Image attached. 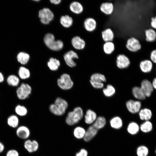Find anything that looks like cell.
Masks as SVG:
<instances>
[{
  "label": "cell",
  "instance_id": "cell-1",
  "mask_svg": "<svg viewBox=\"0 0 156 156\" xmlns=\"http://www.w3.org/2000/svg\"><path fill=\"white\" fill-rule=\"evenodd\" d=\"M68 107V103L64 99L58 97L55 100L54 103L51 104L49 107L50 112L55 115L60 116L65 112Z\"/></svg>",
  "mask_w": 156,
  "mask_h": 156
},
{
  "label": "cell",
  "instance_id": "cell-2",
  "mask_svg": "<svg viewBox=\"0 0 156 156\" xmlns=\"http://www.w3.org/2000/svg\"><path fill=\"white\" fill-rule=\"evenodd\" d=\"M83 116L82 109L80 107H77L73 111L68 113L65 119L66 122L68 125H74L78 123Z\"/></svg>",
  "mask_w": 156,
  "mask_h": 156
},
{
  "label": "cell",
  "instance_id": "cell-3",
  "mask_svg": "<svg viewBox=\"0 0 156 156\" xmlns=\"http://www.w3.org/2000/svg\"><path fill=\"white\" fill-rule=\"evenodd\" d=\"M55 37L51 33L46 34L44 38V43L50 49L54 51H59L64 46L63 42L60 40H55Z\"/></svg>",
  "mask_w": 156,
  "mask_h": 156
},
{
  "label": "cell",
  "instance_id": "cell-4",
  "mask_svg": "<svg viewBox=\"0 0 156 156\" xmlns=\"http://www.w3.org/2000/svg\"><path fill=\"white\" fill-rule=\"evenodd\" d=\"M32 88L29 84L27 83H20L16 89L17 97L20 100H25L28 98L31 94Z\"/></svg>",
  "mask_w": 156,
  "mask_h": 156
},
{
  "label": "cell",
  "instance_id": "cell-5",
  "mask_svg": "<svg viewBox=\"0 0 156 156\" xmlns=\"http://www.w3.org/2000/svg\"><path fill=\"white\" fill-rule=\"evenodd\" d=\"M58 86L64 90L71 89L73 86V82L69 75L66 73L62 74L57 80Z\"/></svg>",
  "mask_w": 156,
  "mask_h": 156
},
{
  "label": "cell",
  "instance_id": "cell-6",
  "mask_svg": "<svg viewBox=\"0 0 156 156\" xmlns=\"http://www.w3.org/2000/svg\"><path fill=\"white\" fill-rule=\"evenodd\" d=\"M126 47L129 51L132 52H136L140 50L141 45L138 39L132 37L127 40Z\"/></svg>",
  "mask_w": 156,
  "mask_h": 156
},
{
  "label": "cell",
  "instance_id": "cell-7",
  "mask_svg": "<svg viewBox=\"0 0 156 156\" xmlns=\"http://www.w3.org/2000/svg\"><path fill=\"white\" fill-rule=\"evenodd\" d=\"M130 61L129 58L124 54L118 55L116 59V65L117 68L120 69H126L129 66Z\"/></svg>",
  "mask_w": 156,
  "mask_h": 156
},
{
  "label": "cell",
  "instance_id": "cell-8",
  "mask_svg": "<svg viewBox=\"0 0 156 156\" xmlns=\"http://www.w3.org/2000/svg\"><path fill=\"white\" fill-rule=\"evenodd\" d=\"M126 106L130 113L135 114L139 112L141 109V103L138 100L130 99L126 102Z\"/></svg>",
  "mask_w": 156,
  "mask_h": 156
},
{
  "label": "cell",
  "instance_id": "cell-9",
  "mask_svg": "<svg viewBox=\"0 0 156 156\" xmlns=\"http://www.w3.org/2000/svg\"><path fill=\"white\" fill-rule=\"evenodd\" d=\"M78 55L73 51H70L66 53L64 55V58L66 64L70 67L75 66L76 65L74 59H78Z\"/></svg>",
  "mask_w": 156,
  "mask_h": 156
},
{
  "label": "cell",
  "instance_id": "cell-10",
  "mask_svg": "<svg viewBox=\"0 0 156 156\" xmlns=\"http://www.w3.org/2000/svg\"><path fill=\"white\" fill-rule=\"evenodd\" d=\"M16 133L19 138L26 140L29 137L31 132L28 127L25 125H21L19 126L17 128Z\"/></svg>",
  "mask_w": 156,
  "mask_h": 156
},
{
  "label": "cell",
  "instance_id": "cell-11",
  "mask_svg": "<svg viewBox=\"0 0 156 156\" xmlns=\"http://www.w3.org/2000/svg\"><path fill=\"white\" fill-rule=\"evenodd\" d=\"M23 146L25 149L30 153L36 151L39 147L38 143L36 140H31L29 139H27L24 141Z\"/></svg>",
  "mask_w": 156,
  "mask_h": 156
},
{
  "label": "cell",
  "instance_id": "cell-12",
  "mask_svg": "<svg viewBox=\"0 0 156 156\" xmlns=\"http://www.w3.org/2000/svg\"><path fill=\"white\" fill-rule=\"evenodd\" d=\"M114 5L111 0H105L100 7L101 11L105 15H110L114 12Z\"/></svg>",
  "mask_w": 156,
  "mask_h": 156
},
{
  "label": "cell",
  "instance_id": "cell-13",
  "mask_svg": "<svg viewBox=\"0 0 156 156\" xmlns=\"http://www.w3.org/2000/svg\"><path fill=\"white\" fill-rule=\"evenodd\" d=\"M140 87L146 97H147L151 96L154 88L152 83L147 79H144L142 81Z\"/></svg>",
  "mask_w": 156,
  "mask_h": 156
},
{
  "label": "cell",
  "instance_id": "cell-14",
  "mask_svg": "<svg viewBox=\"0 0 156 156\" xmlns=\"http://www.w3.org/2000/svg\"><path fill=\"white\" fill-rule=\"evenodd\" d=\"M71 43L75 49L79 51L84 49L86 46L85 41L79 36L74 37L72 39Z\"/></svg>",
  "mask_w": 156,
  "mask_h": 156
},
{
  "label": "cell",
  "instance_id": "cell-15",
  "mask_svg": "<svg viewBox=\"0 0 156 156\" xmlns=\"http://www.w3.org/2000/svg\"><path fill=\"white\" fill-rule=\"evenodd\" d=\"M98 130L92 125L90 126L86 130L85 134L83 139L86 142L90 141L97 135Z\"/></svg>",
  "mask_w": 156,
  "mask_h": 156
},
{
  "label": "cell",
  "instance_id": "cell-16",
  "mask_svg": "<svg viewBox=\"0 0 156 156\" xmlns=\"http://www.w3.org/2000/svg\"><path fill=\"white\" fill-rule=\"evenodd\" d=\"M97 117L96 113L91 109H88L84 116L85 123L89 125H92Z\"/></svg>",
  "mask_w": 156,
  "mask_h": 156
},
{
  "label": "cell",
  "instance_id": "cell-17",
  "mask_svg": "<svg viewBox=\"0 0 156 156\" xmlns=\"http://www.w3.org/2000/svg\"><path fill=\"white\" fill-rule=\"evenodd\" d=\"M83 26L87 31L92 32L94 31L96 27V22L95 20L92 18H88L84 20Z\"/></svg>",
  "mask_w": 156,
  "mask_h": 156
},
{
  "label": "cell",
  "instance_id": "cell-18",
  "mask_svg": "<svg viewBox=\"0 0 156 156\" xmlns=\"http://www.w3.org/2000/svg\"><path fill=\"white\" fill-rule=\"evenodd\" d=\"M139 67L141 70L144 73L150 72L153 68V63L152 61L146 59L141 61L139 64Z\"/></svg>",
  "mask_w": 156,
  "mask_h": 156
},
{
  "label": "cell",
  "instance_id": "cell-19",
  "mask_svg": "<svg viewBox=\"0 0 156 156\" xmlns=\"http://www.w3.org/2000/svg\"><path fill=\"white\" fill-rule=\"evenodd\" d=\"M54 16L53 12L48 8H44L39 12L38 17L40 19H46L50 22L53 20Z\"/></svg>",
  "mask_w": 156,
  "mask_h": 156
},
{
  "label": "cell",
  "instance_id": "cell-20",
  "mask_svg": "<svg viewBox=\"0 0 156 156\" xmlns=\"http://www.w3.org/2000/svg\"><path fill=\"white\" fill-rule=\"evenodd\" d=\"M145 40L147 42H153L156 40V31L153 28H148L144 31Z\"/></svg>",
  "mask_w": 156,
  "mask_h": 156
},
{
  "label": "cell",
  "instance_id": "cell-21",
  "mask_svg": "<svg viewBox=\"0 0 156 156\" xmlns=\"http://www.w3.org/2000/svg\"><path fill=\"white\" fill-rule=\"evenodd\" d=\"M111 127L115 129H119L122 127L123 125V121L119 116H116L112 117L109 121Z\"/></svg>",
  "mask_w": 156,
  "mask_h": 156
},
{
  "label": "cell",
  "instance_id": "cell-22",
  "mask_svg": "<svg viewBox=\"0 0 156 156\" xmlns=\"http://www.w3.org/2000/svg\"><path fill=\"white\" fill-rule=\"evenodd\" d=\"M19 120L18 116L15 114L9 116L7 119V123L10 128L16 129L19 125Z\"/></svg>",
  "mask_w": 156,
  "mask_h": 156
},
{
  "label": "cell",
  "instance_id": "cell-23",
  "mask_svg": "<svg viewBox=\"0 0 156 156\" xmlns=\"http://www.w3.org/2000/svg\"><path fill=\"white\" fill-rule=\"evenodd\" d=\"M101 36L105 42H112L114 38V33L110 28H107L102 31Z\"/></svg>",
  "mask_w": 156,
  "mask_h": 156
},
{
  "label": "cell",
  "instance_id": "cell-24",
  "mask_svg": "<svg viewBox=\"0 0 156 156\" xmlns=\"http://www.w3.org/2000/svg\"><path fill=\"white\" fill-rule=\"evenodd\" d=\"M29 70L25 67L21 66L18 71V76L20 79L25 80L28 79L30 76Z\"/></svg>",
  "mask_w": 156,
  "mask_h": 156
},
{
  "label": "cell",
  "instance_id": "cell-25",
  "mask_svg": "<svg viewBox=\"0 0 156 156\" xmlns=\"http://www.w3.org/2000/svg\"><path fill=\"white\" fill-rule=\"evenodd\" d=\"M70 8L72 12L77 14H81L83 10V7L81 4L76 1L73 2L70 4Z\"/></svg>",
  "mask_w": 156,
  "mask_h": 156
},
{
  "label": "cell",
  "instance_id": "cell-26",
  "mask_svg": "<svg viewBox=\"0 0 156 156\" xmlns=\"http://www.w3.org/2000/svg\"><path fill=\"white\" fill-rule=\"evenodd\" d=\"M140 119L144 121L149 120L152 116V112L151 110L148 108L142 109L139 112Z\"/></svg>",
  "mask_w": 156,
  "mask_h": 156
},
{
  "label": "cell",
  "instance_id": "cell-27",
  "mask_svg": "<svg viewBox=\"0 0 156 156\" xmlns=\"http://www.w3.org/2000/svg\"><path fill=\"white\" fill-rule=\"evenodd\" d=\"M6 82L9 86L17 87L19 84L20 79L18 76L15 75H11L7 77Z\"/></svg>",
  "mask_w": 156,
  "mask_h": 156
},
{
  "label": "cell",
  "instance_id": "cell-28",
  "mask_svg": "<svg viewBox=\"0 0 156 156\" xmlns=\"http://www.w3.org/2000/svg\"><path fill=\"white\" fill-rule=\"evenodd\" d=\"M140 130V126L137 122L134 121L129 123L127 128L128 132L131 135H135L137 134Z\"/></svg>",
  "mask_w": 156,
  "mask_h": 156
},
{
  "label": "cell",
  "instance_id": "cell-29",
  "mask_svg": "<svg viewBox=\"0 0 156 156\" xmlns=\"http://www.w3.org/2000/svg\"><path fill=\"white\" fill-rule=\"evenodd\" d=\"M132 93L134 97L138 100L145 99L146 96L140 87L135 86L132 90Z\"/></svg>",
  "mask_w": 156,
  "mask_h": 156
},
{
  "label": "cell",
  "instance_id": "cell-30",
  "mask_svg": "<svg viewBox=\"0 0 156 156\" xmlns=\"http://www.w3.org/2000/svg\"><path fill=\"white\" fill-rule=\"evenodd\" d=\"M86 132V130L83 127L78 126L76 127L73 131V135L74 137L78 139H83Z\"/></svg>",
  "mask_w": 156,
  "mask_h": 156
},
{
  "label": "cell",
  "instance_id": "cell-31",
  "mask_svg": "<svg viewBox=\"0 0 156 156\" xmlns=\"http://www.w3.org/2000/svg\"><path fill=\"white\" fill-rule=\"evenodd\" d=\"M106 124V120L103 116H100L97 117L94 122L92 125L98 130L104 128Z\"/></svg>",
  "mask_w": 156,
  "mask_h": 156
},
{
  "label": "cell",
  "instance_id": "cell-32",
  "mask_svg": "<svg viewBox=\"0 0 156 156\" xmlns=\"http://www.w3.org/2000/svg\"><path fill=\"white\" fill-rule=\"evenodd\" d=\"M30 59V56L28 53L21 52L17 56V60L18 63L22 65H25L28 62Z\"/></svg>",
  "mask_w": 156,
  "mask_h": 156
},
{
  "label": "cell",
  "instance_id": "cell-33",
  "mask_svg": "<svg viewBox=\"0 0 156 156\" xmlns=\"http://www.w3.org/2000/svg\"><path fill=\"white\" fill-rule=\"evenodd\" d=\"M60 22L64 27L68 28L72 26L73 21L71 17L68 15H65L61 17Z\"/></svg>",
  "mask_w": 156,
  "mask_h": 156
},
{
  "label": "cell",
  "instance_id": "cell-34",
  "mask_svg": "<svg viewBox=\"0 0 156 156\" xmlns=\"http://www.w3.org/2000/svg\"><path fill=\"white\" fill-rule=\"evenodd\" d=\"M140 130L144 133H149L152 130L153 125L149 120L144 121L140 126Z\"/></svg>",
  "mask_w": 156,
  "mask_h": 156
},
{
  "label": "cell",
  "instance_id": "cell-35",
  "mask_svg": "<svg viewBox=\"0 0 156 156\" xmlns=\"http://www.w3.org/2000/svg\"><path fill=\"white\" fill-rule=\"evenodd\" d=\"M15 112L16 115L18 116L24 117L28 114V109L24 106L18 105L15 108Z\"/></svg>",
  "mask_w": 156,
  "mask_h": 156
},
{
  "label": "cell",
  "instance_id": "cell-36",
  "mask_svg": "<svg viewBox=\"0 0 156 156\" xmlns=\"http://www.w3.org/2000/svg\"><path fill=\"white\" fill-rule=\"evenodd\" d=\"M47 65L51 70L55 71L58 69L60 66V62L56 58L51 57L47 62Z\"/></svg>",
  "mask_w": 156,
  "mask_h": 156
},
{
  "label": "cell",
  "instance_id": "cell-37",
  "mask_svg": "<svg viewBox=\"0 0 156 156\" xmlns=\"http://www.w3.org/2000/svg\"><path fill=\"white\" fill-rule=\"evenodd\" d=\"M116 90L115 88L112 85L109 84L103 90L104 95L107 97H111L115 93Z\"/></svg>",
  "mask_w": 156,
  "mask_h": 156
},
{
  "label": "cell",
  "instance_id": "cell-38",
  "mask_svg": "<svg viewBox=\"0 0 156 156\" xmlns=\"http://www.w3.org/2000/svg\"><path fill=\"white\" fill-rule=\"evenodd\" d=\"M103 49L105 53L110 55L115 50L114 44L112 42H105L103 45Z\"/></svg>",
  "mask_w": 156,
  "mask_h": 156
},
{
  "label": "cell",
  "instance_id": "cell-39",
  "mask_svg": "<svg viewBox=\"0 0 156 156\" xmlns=\"http://www.w3.org/2000/svg\"><path fill=\"white\" fill-rule=\"evenodd\" d=\"M90 80L104 83L106 81V79L104 75L100 73H95L91 75Z\"/></svg>",
  "mask_w": 156,
  "mask_h": 156
},
{
  "label": "cell",
  "instance_id": "cell-40",
  "mask_svg": "<svg viewBox=\"0 0 156 156\" xmlns=\"http://www.w3.org/2000/svg\"><path fill=\"white\" fill-rule=\"evenodd\" d=\"M148 149L145 146L141 145L137 148L136 154L138 156H148Z\"/></svg>",
  "mask_w": 156,
  "mask_h": 156
},
{
  "label": "cell",
  "instance_id": "cell-41",
  "mask_svg": "<svg viewBox=\"0 0 156 156\" xmlns=\"http://www.w3.org/2000/svg\"><path fill=\"white\" fill-rule=\"evenodd\" d=\"M90 81L92 86L95 89H101L104 87V84L103 82L93 81L91 80H90Z\"/></svg>",
  "mask_w": 156,
  "mask_h": 156
},
{
  "label": "cell",
  "instance_id": "cell-42",
  "mask_svg": "<svg viewBox=\"0 0 156 156\" xmlns=\"http://www.w3.org/2000/svg\"><path fill=\"white\" fill-rule=\"evenodd\" d=\"M5 156H19V153L17 150L10 149L7 151Z\"/></svg>",
  "mask_w": 156,
  "mask_h": 156
},
{
  "label": "cell",
  "instance_id": "cell-43",
  "mask_svg": "<svg viewBox=\"0 0 156 156\" xmlns=\"http://www.w3.org/2000/svg\"><path fill=\"white\" fill-rule=\"evenodd\" d=\"M88 152L85 149H81L78 152L76 153L75 156H88Z\"/></svg>",
  "mask_w": 156,
  "mask_h": 156
},
{
  "label": "cell",
  "instance_id": "cell-44",
  "mask_svg": "<svg viewBox=\"0 0 156 156\" xmlns=\"http://www.w3.org/2000/svg\"><path fill=\"white\" fill-rule=\"evenodd\" d=\"M150 58L152 62L156 64V49L153 50L151 52Z\"/></svg>",
  "mask_w": 156,
  "mask_h": 156
},
{
  "label": "cell",
  "instance_id": "cell-45",
  "mask_svg": "<svg viewBox=\"0 0 156 156\" xmlns=\"http://www.w3.org/2000/svg\"><path fill=\"white\" fill-rule=\"evenodd\" d=\"M150 25L153 29H156V16L151 18Z\"/></svg>",
  "mask_w": 156,
  "mask_h": 156
},
{
  "label": "cell",
  "instance_id": "cell-46",
  "mask_svg": "<svg viewBox=\"0 0 156 156\" xmlns=\"http://www.w3.org/2000/svg\"><path fill=\"white\" fill-rule=\"evenodd\" d=\"M5 149V146L4 144L0 141V154L3 153Z\"/></svg>",
  "mask_w": 156,
  "mask_h": 156
},
{
  "label": "cell",
  "instance_id": "cell-47",
  "mask_svg": "<svg viewBox=\"0 0 156 156\" xmlns=\"http://www.w3.org/2000/svg\"><path fill=\"white\" fill-rule=\"evenodd\" d=\"M40 21L42 23L44 24H48L50 22L49 20L45 18L40 19Z\"/></svg>",
  "mask_w": 156,
  "mask_h": 156
},
{
  "label": "cell",
  "instance_id": "cell-48",
  "mask_svg": "<svg viewBox=\"0 0 156 156\" xmlns=\"http://www.w3.org/2000/svg\"><path fill=\"white\" fill-rule=\"evenodd\" d=\"M61 0H50V2L53 4H59L61 2Z\"/></svg>",
  "mask_w": 156,
  "mask_h": 156
},
{
  "label": "cell",
  "instance_id": "cell-49",
  "mask_svg": "<svg viewBox=\"0 0 156 156\" xmlns=\"http://www.w3.org/2000/svg\"><path fill=\"white\" fill-rule=\"evenodd\" d=\"M5 80L4 76L3 74L0 72V83L3 82Z\"/></svg>",
  "mask_w": 156,
  "mask_h": 156
},
{
  "label": "cell",
  "instance_id": "cell-50",
  "mask_svg": "<svg viewBox=\"0 0 156 156\" xmlns=\"http://www.w3.org/2000/svg\"><path fill=\"white\" fill-rule=\"evenodd\" d=\"M152 84L153 88L156 90V78H155L153 80Z\"/></svg>",
  "mask_w": 156,
  "mask_h": 156
},
{
  "label": "cell",
  "instance_id": "cell-51",
  "mask_svg": "<svg viewBox=\"0 0 156 156\" xmlns=\"http://www.w3.org/2000/svg\"><path fill=\"white\" fill-rule=\"evenodd\" d=\"M155 153L156 154V148L155 150Z\"/></svg>",
  "mask_w": 156,
  "mask_h": 156
}]
</instances>
